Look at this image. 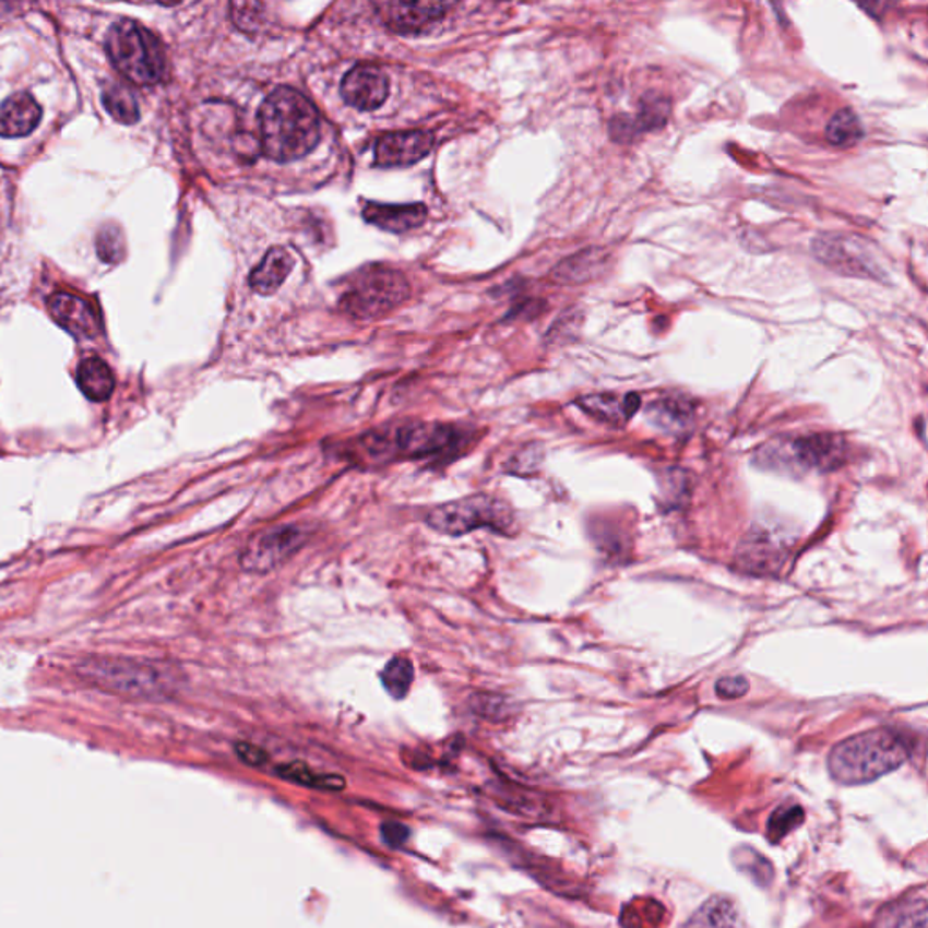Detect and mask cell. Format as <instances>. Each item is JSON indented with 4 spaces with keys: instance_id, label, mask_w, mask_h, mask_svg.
<instances>
[{
    "instance_id": "277c9868",
    "label": "cell",
    "mask_w": 928,
    "mask_h": 928,
    "mask_svg": "<svg viewBox=\"0 0 928 928\" xmlns=\"http://www.w3.org/2000/svg\"><path fill=\"white\" fill-rule=\"evenodd\" d=\"M106 49L115 68L139 86H153L166 75L160 40L139 22H115L107 33Z\"/></svg>"
},
{
    "instance_id": "4dcf8cb0",
    "label": "cell",
    "mask_w": 928,
    "mask_h": 928,
    "mask_svg": "<svg viewBox=\"0 0 928 928\" xmlns=\"http://www.w3.org/2000/svg\"><path fill=\"white\" fill-rule=\"evenodd\" d=\"M661 488L667 507H682V502L688 501L689 491H691L689 475L683 469H666Z\"/></svg>"
},
{
    "instance_id": "6da1fadb",
    "label": "cell",
    "mask_w": 928,
    "mask_h": 928,
    "mask_svg": "<svg viewBox=\"0 0 928 928\" xmlns=\"http://www.w3.org/2000/svg\"><path fill=\"white\" fill-rule=\"evenodd\" d=\"M263 153L274 162H294L309 155L321 139L320 112L293 87H278L258 111Z\"/></svg>"
},
{
    "instance_id": "44dd1931",
    "label": "cell",
    "mask_w": 928,
    "mask_h": 928,
    "mask_svg": "<svg viewBox=\"0 0 928 928\" xmlns=\"http://www.w3.org/2000/svg\"><path fill=\"white\" fill-rule=\"evenodd\" d=\"M76 383L87 400L106 401L115 390V376L100 358H87L76 369Z\"/></svg>"
},
{
    "instance_id": "1f68e13d",
    "label": "cell",
    "mask_w": 928,
    "mask_h": 928,
    "mask_svg": "<svg viewBox=\"0 0 928 928\" xmlns=\"http://www.w3.org/2000/svg\"><path fill=\"white\" fill-rule=\"evenodd\" d=\"M472 707L477 715L488 718V721H504L512 713V702L507 697L493 693L474 694Z\"/></svg>"
},
{
    "instance_id": "52a82bcc",
    "label": "cell",
    "mask_w": 928,
    "mask_h": 928,
    "mask_svg": "<svg viewBox=\"0 0 928 928\" xmlns=\"http://www.w3.org/2000/svg\"><path fill=\"white\" fill-rule=\"evenodd\" d=\"M461 441L460 430L439 423H412L392 430H376L361 439L364 447L373 457L386 455H406V457H428L449 452Z\"/></svg>"
},
{
    "instance_id": "836d02e7",
    "label": "cell",
    "mask_w": 928,
    "mask_h": 928,
    "mask_svg": "<svg viewBox=\"0 0 928 928\" xmlns=\"http://www.w3.org/2000/svg\"><path fill=\"white\" fill-rule=\"evenodd\" d=\"M927 902L908 903L889 921L887 928H928Z\"/></svg>"
},
{
    "instance_id": "3957f363",
    "label": "cell",
    "mask_w": 928,
    "mask_h": 928,
    "mask_svg": "<svg viewBox=\"0 0 928 928\" xmlns=\"http://www.w3.org/2000/svg\"><path fill=\"white\" fill-rule=\"evenodd\" d=\"M86 682L133 699H166L177 691V678L166 667L129 658H87L79 666Z\"/></svg>"
},
{
    "instance_id": "d590c367",
    "label": "cell",
    "mask_w": 928,
    "mask_h": 928,
    "mask_svg": "<svg viewBox=\"0 0 928 928\" xmlns=\"http://www.w3.org/2000/svg\"><path fill=\"white\" fill-rule=\"evenodd\" d=\"M749 689H751V683H749V680L743 675L722 677L715 686L716 694L724 700L742 699V697L749 693Z\"/></svg>"
},
{
    "instance_id": "83f0119b",
    "label": "cell",
    "mask_w": 928,
    "mask_h": 928,
    "mask_svg": "<svg viewBox=\"0 0 928 928\" xmlns=\"http://www.w3.org/2000/svg\"><path fill=\"white\" fill-rule=\"evenodd\" d=\"M669 112H671V102L667 100L666 96L656 95V93L644 96L641 100V107H639V115L633 117L639 133L664 128L667 118H669Z\"/></svg>"
},
{
    "instance_id": "8d00e7d4",
    "label": "cell",
    "mask_w": 928,
    "mask_h": 928,
    "mask_svg": "<svg viewBox=\"0 0 928 928\" xmlns=\"http://www.w3.org/2000/svg\"><path fill=\"white\" fill-rule=\"evenodd\" d=\"M235 751L241 762L251 765V768H263V765H267L269 752L260 746L249 742H238L235 746Z\"/></svg>"
},
{
    "instance_id": "ac0fdd59",
    "label": "cell",
    "mask_w": 928,
    "mask_h": 928,
    "mask_svg": "<svg viewBox=\"0 0 928 928\" xmlns=\"http://www.w3.org/2000/svg\"><path fill=\"white\" fill-rule=\"evenodd\" d=\"M608 262V252L592 247V249L566 258L564 262L557 265L556 271H554V279L559 283H568V285L592 282L606 271Z\"/></svg>"
},
{
    "instance_id": "8992f818",
    "label": "cell",
    "mask_w": 928,
    "mask_h": 928,
    "mask_svg": "<svg viewBox=\"0 0 928 928\" xmlns=\"http://www.w3.org/2000/svg\"><path fill=\"white\" fill-rule=\"evenodd\" d=\"M427 523L439 534L457 537L479 528L508 534L513 530L515 517L507 502L480 493L439 504L427 513Z\"/></svg>"
},
{
    "instance_id": "5bb4252c",
    "label": "cell",
    "mask_w": 928,
    "mask_h": 928,
    "mask_svg": "<svg viewBox=\"0 0 928 928\" xmlns=\"http://www.w3.org/2000/svg\"><path fill=\"white\" fill-rule=\"evenodd\" d=\"M49 314L64 331L76 337H93L100 334V318L92 305L68 293H55L48 299Z\"/></svg>"
},
{
    "instance_id": "f546056e",
    "label": "cell",
    "mask_w": 928,
    "mask_h": 928,
    "mask_svg": "<svg viewBox=\"0 0 928 928\" xmlns=\"http://www.w3.org/2000/svg\"><path fill=\"white\" fill-rule=\"evenodd\" d=\"M126 243H123V233L118 225L109 224L102 227L100 233L96 236V252L102 262L118 263L123 258L126 252Z\"/></svg>"
},
{
    "instance_id": "d6986e66",
    "label": "cell",
    "mask_w": 928,
    "mask_h": 928,
    "mask_svg": "<svg viewBox=\"0 0 928 928\" xmlns=\"http://www.w3.org/2000/svg\"><path fill=\"white\" fill-rule=\"evenodd\" d=\"M293 267V254H290L287 249H283V247H273V249L265 254L262 263L252 271L251 278H249V285H251L252 290H257L258 294L269 296V294H274L279 287H282L283 282L287 279Z\"/></svg>"
},
{
    "instance_id": "ffe728a7",
    "label": "cell",
    "mask_w": 928,
    "mask_h": 928,
    "mask_svg": "<svg viewBox=\"0 0 928 928\" xmlns=\"http://www.w3.org/2000/svg\"><path fill=\"white\" fill-rule=\"evenodd\" d=\"M682 928H743L742 916L729 897H710Z\"/></svg>"
},
{
    "instance_id": "5b68a950",
    "label": "cell",
    "mask_w": 928,
    "mask_h": 928,
    "mask_svg": "<svg viewBox=\"0 0 928 928\" xmlns=\"http://www.w3.org/2000/svg\"><path fill=\"white\" fill-rule=\"evenodd\" d=\"M847 457V441L842 436L811 433L793 441H771L758 450L757 463L784 472H834Z\"/></svg>"
},
{
    "instance_id": "d4e9b609",
    "label": "cell",
    "mask_w": 928,
    "mask_h": 928,
    "mask_svg": "<svg viewBox=\"0 0 928 928\" xmlns=\"http://www.w3.org/2000/svg\"><path fill=\"white\" fill-rule=\"evenodd\" d=\"M102 104L117 122L126 126L139 122L140 109L136 98L122 84H107L102 92Z\"/></svg>"
},
{
    "instance_id": "9c48e42d",
    "label": "cell",
    "mask_w": 928,
    "mask_h": 928,
    "mask_svg": "<svg viewBox=\"0 0 928 928\" xmlns=\"http://www.w3.org/2000/svg\"><path fill=\"white\" fill-rule=\"evenodd\" d=\"M812 252L825 267L848 278L883 279L885 269L869 241L853 235H820L812 241Z\"/></svg>"
},
{
    "instance_id": "4316f807",
    "label": "cell",
    "mask_w": 928,
    "mask_h": 928,
    "mask_svg": "<svg viewBox=\"0 0 928 928\" xmlns=\"http://www.w3.org/2000/svg\"><path fill=\"white\" fill-rule=\"evenodd\" d=\"M381 682L394 699H405L414 682V666L405 656H394L381 671Z\"/></svg>"
},
{
    "instance_id": "603a6c76",
    "label": "cell",
    "mask_w": 928,
    "mask_h": 928,
    "mask_svg": "<svg viewBox=\"0 0 928 928\" xmlns=\"http://www.w3.org/2000/svg\"><path fill=\"white\" fill-rule=\"evenodd\" d=\"M279 778L318 790H343L345 778L337 774H318L304 762H290L276 768Z\"/></svg>"
},
{
    "instance_id": "cb8c5ba5",
    "label": "cell",
    "mask_w": 928,
    "mask_h": 928,
    "mask_svg": "<svg viewBox=\"0 0 928 928\" xmlns=\"http://www.w3.org/2000/svg\"><path fill=\"white\" fill-rule=\"evenodd\" d=\"M650 416L666 430H683L693 419V405L682 397H666L650 406Z\"/></svg>"
},
{
    "instance_id": "8fae6325",
    "label": "cell",
    "mask_w": 928,
    "mask_h": 928,
    "mask_svg": "<svg viewBox=\"0 0 928 928\" xmlns=\"http://www.w3.org/2000/svg\"><path fill=\"white\" fill-rule=\"evenodd\" d=\"M389 75L378 66H356L342 82L343 100L358 111H376L389 98Z\"/></svg>"
},
{
    "instance_id": "d6a6232c",
    "label": "cell",
    "mask_w": 928,
    "mask_h": 928,
    "mask_svg": "<svg viewBox=\"0 0 928 928\" xmlns=\"http://www.w3.org/2000/svg\"><path fill=\"white\" fill-rule=\"evenodd\" d=\"M801 820H804L801 807H782V809L774 812L771 822H769L768 836H771V840L776 843L782 837L787 836L793 829L798 828Z\"/></svg>"
},
{
    "instance_id": "9a60e30c",
    "label": "cell",
    "mask_w": 928,
    "mask_h": 928,
    "mask_svg": "<svg viewBox=\"0 0 928 928\" xmlns=\"http://www.w3.org/2000/svg\"><path fill=\"white\" fill-rule=\"evenodd\" d=\"M43 109L29 93H15L0 106V136L19 139L37 129Z\"/></svg>"
},
{
    "instance_id": "e575fe53",
    "label": "cell",
    "mask_w": 928,
    "mask_h": 928,
    "mask_svg": "<svg viewBox=\"0 0 928 928\" xmlns=\"http://www.w3.org/2000/svg\"><path fill=\"white\" fill-rule=\"evenodd\" d=\"M230 10H233V21H235L236 26L240 27L241 32H254L260 24V19H262L260 11L263 10V5L236 2V4L230 5Z\"/></svg>"
},
{
    "instance_id": "74e56055",
    "label": "cell",
    "mask_w": 928,
    "mask_h": 928,
    "mask_svg": "<svg viewBox=\"0 0 928 928\" xmlns=\"http://www.w3.org/2000/svg\"><path fill=\"white\" fill-rule=\"evenodd\" d=\"M609 134L617 142H628V140L635 139L636 134H639V128H636L633 117L619 115V117H615L609 122Z\"/></svg>"
},
{
    "instance_id": "30bf717a",
    "label": "cell",
    "mask_w": 928,
    "mask_h": 928,
    "mask_svg": "<svg viewBox=\"0 0 928 928\" xmlns=\"http://www.w3.org/2000/svg\"><path fill=\"white\" fill-rule=\"evenodd\" d=\"M309 528L301 524H282L263 530L254 535L246 550L241 551L240 564L251 573H269L298 554L309 540Z\"/></svg>"
},
{
    "instance_id": "2e32d148",
    "label": "cell",
    "mask_w": 928,
    "mask_h": 928,
    "mask_svg": "<svg viewBox=\"0 0 928 928\" xmlns=\"http://www.w3.org/2000/svg\"><path fill=\"white\" fill-rule=\"evenodd\" d=\"M427 207L421 203L412 205H383V203L369 202L364 207V218L369 224L389 233H406L416 229L427 219Z\"/></svg>"
},
{
    "instance_id": "7c38bea8",
    "label": "cell",
    "mask_w": 928,
    "mask_h": 928,
    "mask_svg": "<svg viewBox=\"0 0 928 928\" xmlns=\"http://www.w3.org/2000/svg\"><path fill=\"white\" fill-rule=\"evenodd\" d=\"M454 4L444 2H379L378 15L384 26L401 35H412L443 19Z\"/></svg>"
},
{
    "instance_id": "7a4b0ae2",
    "label": "cell",
    "mask_w": 928,
    "mask_h": 928,
    "mask_svg": "<svg viewBox=\"0 0 928 928\" xmlns=\"http://www.w3.org/2000/svg\"><path fill=\"white\" fill-rule=\"evenodd\" d=\"M913 752L903 733L889 727L859 733L833 747L829 773L842 785H864L902 768Z\"/></svg>"
},
{
    "instance_id": "484cf974",
    "label": "cell",
    "mask_w": 928,
    "mask_h": 928,
    "mask_svg": "<svg viewBox=\"0 0 928 928\" xmlns=\"http://www.w3.org/2000/svg\"><path fill=\"white\" fill-rule=\"evenodd\" d=\"M864 126L853 109H842L829 120L825 136L836 147H853L864 139Z\"/></svg>"
},
{
    "instance_id": "f35d334b",
    "label": "cell",
    "mask_w": 928,
    "mask_h": 928,
    "mask_svg": "<svg viewBox=\"0 0 928 928\" xmlns=\"http://www.w3.org/2000/svg\"><path fill=\"white\" fill-rule=\"evenodd\" d=\"M381 836L390 847H400L406 842V837L411 836V831L403 823L386 822L381 825Z\"/></svg>"
},
{
    "instance_id": "4fadbf2b",
    "label": "cell",
    "mask_w": 928,
    "mask_h": 928,
    "mask_svg": "<svg viewBox=\"0 0 928 928\" xmlns=\"http://www.w3.org/2000/svg\"><path fill=\"white\" fill-rule=\"evenodd\" d=\"M433 134L428 131H403L383 134L376 142V166L405 167L417 164L432 151Z\"/></svg>"
},
{
    "instance_id": "ba28073f",
    "label": "cell",
    "mask_w": 928,
    "mask_h": 928,
    "mask_svg": "<svg viewBox=\"0 0 928 928\" xmlns=\"http://www.w3.org/2000/svg\"><path fill=\"white\" fill-rule=\"evenodd\" d=\"M411 287L400 271L372 265L354 278L347 293L343 294L340 307L356 320H378L403 304Z\"/></svg>"
},
{
    "instance_id": "7402d4cb",
    "label": "cell",
    "mask_w": 928,
    "mask_h": 928,
    "mask_svg": "<svg viewBox=\"0 0 928 928\" xmlns=\"http://www.w3.org/2000/svg\"><path fill=\"white\" fill-rule=\"evenodd\" d=\"M738 560L746 570L754 571V573L758 571L768 573L782 564V556L776 550V546L769 540L768 535L762 537V535L752 534L751 540L743 543L742 550H738Z\"/></svg>"
},
{
    "instance_id": "e0dca14e",
    "label": "cell",
    "mask_w": 928,
    "mask_h": 928,
    "mask_svg": "<svg viewBox=\"0 0 928 928\" xmlns=\"http://www.w3.org/2000/svg\"><path fill=\"white\" fill-rule=\"evenodd\" d=\"M579 406L598 421L622 427L639 411L641 397L636 394H628L624 397L611 394L587 395L579 400Z\"/></svg>"
},
{
    "instance_id": "f1b7e54d",
    "label": "cell",
    "mask_w": 928,
    "mask_h": 928,
    "mask_svg": "<svg viewBox=\"0 0 928 928\" xmlns=\"http://www.w3.org/2000/svg\"><path fill=\"white\" fill-rule=\"evenodd\" d=\"M735 865L743 875L749 876L758 885L768 887L773 881V867L762 854L749 847H740L735 850Z\"/></svg>"
}]
</instances>
